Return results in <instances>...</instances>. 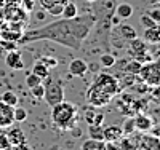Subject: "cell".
Wrapping results in <instances>:
<instances>
[{
  "mask_svg": "<svg viewBox=\"0 0 160 150\" xmlns=\"http://www.w3.org/2000/svg\"><path fill=\"white\" fill-rule=\"evenodd\" d=\"M3 5H5V0H0V8H2Z\"/></svg>",
  "mask_w": 160,
  "mask_h": 150,
  "instance_id": "46",
  "label": "cell"
},
{
  "mask_svg": "<svg viewBox=\"0 0 160 150\" xmlns=\"http://www.w3.org/2000/svg\"><path fill=\"white\" fill-rule=\"evenodd\" d=\"M5 64L10 67L11 70H22L24 69V61H22V54L18 50H11L7 53Z\"/></svg>",
  "mask_w": 160,
  "mask_h": 150,
  "instance_id": "9",
  "label": "cell"
},
{
  "mask_svg": "<svg viewBox=\"0 0 160 150\" xmlns=\"http://www.w3.org/2000/svg\"><path fill=\"white\" fill-rule=\"evenodd\" d=\"M99 62H101V65H104V67H114L115 62H117V59H115V56H112V54L106 53V54H102V56L99 58Z\"/></svg>",
  "mask_w": 160,
  "mask_h": 150,
  "instance_id": "29",
  "label": "cell"
},
{
  "mask_svg": "<svg viewBox=\"0 0 160 150\" xmlns=\"http://www.w3.org/2000/svg\"><path fill=\"white\" fill-rule=\"evenodd\" d=\"M102 125H88V136L90 139H95V141H104L102 139Z\"/></svg>",
  "mask_w": 160,
  "mask_h": 150,
  "instance_id": "23",
  "label": "cell"
},
{
  "mask_svg": "<svg viewBox=\"0 0 160 150\" xmlns=\"http://www.w3.org/2000/svg\"><path fill=\"white\" fill-rule=\"evenodd\" d=\"M154 136H157V138H160V126L154 129Z\"/></svg>",
  "mask_w": 160,
  "mask_h": 150,
  "instance_id": "44",
  "label": "cell"
},
{
  "mask_svg": "<svg viewBox=\"0 0 160 150\" xmlns=\"http://www.w3.org/2000/svg\"><path fill=\"white\" fill-rule=\"evenodd\" d=\"M118 142H120L118 144V150H136L138 148V139L133 138V134L123 136Z\"/></svg>",
  "mask_w": 160,
  "mask_h": 150,
  "instance_id": "18",
  "label": "cell"
},
{
  "mask_svg": "<svg viewBox=\"0 0 160 150\" xmlns=\"http://www.w3.org/2000/svg\"><path fill=\"white\" fill-rule=\"evenodd\" d=\"M43 18H45L43 13H38V15H37V19H43Z\"/></svg>",
  "mask_w": 160,
  "mask_h": 150,
  "instance_id": "45",
  "label": "cell"
},
{
  "mask_svg": "<svg viewBox=\"0 0 160 150\" xmlns=\"http://www.w3.org/2000/svg\"><path fill=\"white\" fill-rule=\"evenodd\" d=\"M0 150H11V144L7 138V134H0Z\"/></svg>",
  "mask_w": 160,
  "mask_h": 150,
  "instance_id": "35",
  "label": "cell"
},
{
  "mask_svg": "<svg viewBox=\"0 0 160 150\" xmlns=\"http://www.w3.org/2000/svg\"><path fill=\"white\" fill-rule=\"evenodd\" d=\"M95 27V15L87 13L82 16H75L72 19H61L50 22L43 27L22 32L18 45H28L37 40H50L72 50H80Z\"/></svg>",
  "mask_w": 160,
  "mask_h": 150,
  "instance_id": "1",
  "label": "cell"
},
{
  "mask_svg": "<svg viewBox=\"0 0 160 150\" xmlns=\"http://www.w3.org/2000/svg\"><path fill=\"white\" fill-rule=\"evenodd\" d=\"M87 2H90V3H95V2H96V0H87Z\"/></svg>",
  "mask_w": 160,
  "mask_h": 150,
  "instance_id": "47",
  "label": "cell"
},
{
  "mask_svg": "<svg viewBox=\"0 0 160 150\" xmlns=\"http://www.w3.org/2000/svg\"><path fill=\"white\" fill-rule=\"evenodd\" d=\"M21 7L26 10V11H32L34 10V5H35V0H21Z\"/></svg>",
  "mask_w": 160,
  "mask_h": 150,
  "instance_id": "38",
  "label": "cell"
},
{
  "mask_svg": "<svg viewBox=\"0 0 160 150\" xmlns=\"http://www.w3.org/2000/svg\"><path fill=\"white\" fill-rule=\"evenodd\" d=\"M29 90H31V94H32L35 99H43V93H45L43 83H38V85H35V86H32Z\"/></svg>",
  "mask_w": 160,
  "mask_h": 150,
  "instance_id": "30",
  "label": "cell"
},
{
  "mask_svg": "<svg viewBox=\"0 0 160 150\" xmlns=\"http://www.w3.org/2000/svg\"><path fill=\"white\" fill-rule=\"evenodd\" d=\"M157 102H158V104H160V98H158V99H157Z\"/></svg>",
  "mask_w": 160,
  "mask_h": 150,
  "instance_id": "48",
  "label": "cell"
},
{
  "mask_svg": "<svg viewBox=\"0 0 160 150\" xmlns=\"http://www.w3.org/2000/svg\"><path fill=\"white\" fill-rule=\"evenodd\" d=\"M61 16H62L64 19H72V18L78 16V10H77V5L72 2V0L64 5V8H62V13H61Z\"/></svg>",
  "mask_w": 160,
  "mask_h": 150,
  "instance_id": "20",
  "label": "cell"
},
{
  "mask_svg": "<svg viewBox=\"0 0 160 150\" xmlns=\"http://www.w3.org/2000/svg\"><path fill=\"white\" fill-rule=\"evenodd\" d=\"M77 117V107L72 102L61 101L59 104L51 107V120L58 128L61 129H69Z\"/></svg>",
  "mask_w": 160,
  "mask_h": 150,
  "instance_id": "2",
  "label": "cell"
},
{
  "mask_svg": "<svg viewBox=\"0 0 160 150\" xmlns=\"http://www.w3.org/2000/svg\"><path fill=\"white\" fill-rule=\"evenodd\" d=\"M13 123H15L13 107L0 101V128H10Z\"/></svg>",
  "mask_w": 160,
  "mask_h": 150,
  "instance_id": "10",
  "label": "cell"
},
{
  "mask_svg": "<svg viewBox=\"0 0 160 150\" xmlns=\"http://www.w3.org/2000/svg\"><path fill=\"white\" fill-rule=\"evenodd\" d=\"M139 22H141V24L146 27V29H149V27H155V26H158V24H157V22H155V21H154V19L149 16V15H142V16H141V19H139Z\"/></svg>",
  "mask_w": 160,
  "mask_h": 150,
  "instance_id": "32",
  "label": "cell"
},
{
  "mask_svg": "<svg viewBox=\"0 0 160 150\" xmlns=\"http://www.w3.org/2000/svg\"><path fill=\"white\" fill-rule=\"evenodd\" d=\"M7 138H8L11 147H13V145H19V144L28 142V138H26L24 131H22L21 128H18V126H15V128L10 126V129H8V133H7Z\"/></svg>",
  "mask_w": 160,
  "mask_h": 150,
  "instance_id": "13",
  "label": "cell"
},
{
  "mask_svg": "<svg viewBox=\"0 0 160 150\" xmlns=\"http://www.w3.org/2000/svg\"><path fill=\"white\" fill-rule=\"evenodd\" d=\"M93 85H95L96 88H99L101 91L111 94L112 98L120 91V83H118V80H117L114 75L106 74V72H101V74L96 77V80H95V83H93Z\"/></svg>",
  "mask_w": 160,
  "mask_h": 150,
  "instance_id": "5",
  "label": "cell"
},
{
  "mask_svg": "<svg viewBox=\"0 0 160 150\" xmlns=\"http://www.w3.org/2000/svg\"><path fill=\"white\" fill-rule=\"evenodd\" d=\"M11 150H32V147L28 142H24V144H19V145H13Z\"/></svg>",
  "mask_w": 160,
  "mask_h": 150,
  "instance_id": "40",
  "label": "cell"
},
{
  "mask_svg": "<svg viewBox=\"0 0 160 150\" xmlns=\"http://www.w3.org/2000/svg\"><path fill=\"white\" fill-rule=\"evenodd\" d=\"M117 34H118V37L122 38L123 42H130V40H133V38H136V37H138L136 31L133 29L131 26H128V24H118V31H117Z\"/></svg>",
  "mask_w": 160,
  "mask_h": 150,
  "instance_id": "16",
  "label": "cell"
},
{
  "mask_svg": "<svg viewBox=\"0 0 160 150\" xmlns=\"http://www.w3.org/2000/svg\"><path fill=\"white\" fill-rule=\"evenodd\" d=\"M102 123H104V114L102 112H96L91 125H102Z\"/></svg>",
  "mask_w": 160,
  "mask_h": 150,
  "instance_id": "39",
  "label": "cell"
},
{
  "mask_svg": "<svg viewBox=\"0 0 160 150\" xmlns=\"http://www.w3.org/2000/svg\"><path fill=\"white\" fill-rule=\"evenodd\" d=\"M133 11H135V7L131 3H120V5H115V15L120 18V19H128L131 18Z\"/></svg>",
  "mask_w": 160,
  "mask_h": 150,
  "instance_id": "17",
  "label": "cell"
},
{
  "mask_svg": "<svg viewBox=\"0 0 160 150\" xmlns=\"http://www.w3.org/2000/svg\"><path fill=\"white\" fill-rule=\"evenodd\" d=\"M142 37H144L146 42H149V43H158L160 42V26L146 29L144 34H142Z\"/></svg>",
  "mask_w": 160,
  "mask_h": 150,
  "instance_id": "19",
  "label": "cell"
},
{
  "mask_svg": "<svg viewBox=\"0 0 160 150\" xmlns=\"http://www.w3.org/2000/svg\"><path fill=\"white\" fill-rule=\"evenodd\" d=\"M122 138H123V131L117 125H109L102 131V139L106 142H118Z\"/></svg>",
  "mask_w": 160,
  "mask_h": 150,
  "instance_id": "11",
  "label": "cell"
},
{
  "mask_svg": "<svg viewBox=\"0 0 160 150\" xmlns=\"http://www.w3.org/2000/svg\"><path fill=\"white\" fill-rule=\"evenodd\" d=\"M0 101L5 102L7 105H11V107H16V105H18V96H16L13 91H5V93H2Z\"/></svg>",
  "mask_w": 160,
  "mask_h": 150,
  "instance_id": "24",
  "label": "cell"
},
{
  "mask_svg": "<svg viewBox=\"0 0 160 150\" xmlns=\"http://www.w3.org/2000/svg\"><path fill=\"white\" fill-rule=\"evenodd\" d=\"M62 8H64V5H61V3H53L50 8H47L45 11L48 13V15H51V16H61V13H62Z\"/></svg>",
  "mask_w": 160,
  "mask_h": 150,
  "instance_id": "31",
  "label": "cell"
},
{
  "mask_svg": "<svg viewBox=\"0 0 160 150\" xmlns=\"http://www.w3.org/2000/svg\"><path fill=\"white\" fill-rule=\"evenodd\" d=\"M139 78L144 85L148 86H157L160 85V64L158 62H149L141 67Z\"/></svg>",
  "mask_w": 160,
  "mask_h": 150,
  "instance_id": "4",
  "label": "cell"
},
{
  "mask_svg": "<svg viewBox=\"0 0 160 150\" xmlns=\"http://www.w3.org/2000/svg\"><path fill=\"white\" fill-rule=\"evenodd\" d=\"M135 126L138 131H142V133H148L154 128V121L151 117L144 115V114H139L136 118H135Z\"/></svg>",
  "mask_w": 160,
  "mask_h": 150,
  "instance_id": "15",
  "label": "cell"
},
{
  "mask_svg": "<svg viewBox=\"0 0 160 150\" xmlns=\"http://www.w3.org/2000/svg\"><path fill=\"white\" fill-rule=\"evenodd\" d=\"M53 3H56L55 0H40V5H42V8L43 10H47V8H50Z\"/></svg>",
  "mask_w": 160,
  "mask_h": 150,
  "instance_id": "41",
  "label": "cell"
},
{
  "mask_svg": "<svg viewBox=\"0 0 160 150\" xmlns=\"http://www.w3.org/2000/svg\"><path fill=\"white\" fill-rule=\"evenodd\" d=\"M69 72L74 77H83L88 72V64L85 62V59H80V58L72 59L69 64Z\"/></svg>",
  "mask_w": 160,
  "mask_h": 150,
  "instance_id": "12",
  "label": "cell"
},
{
  "mask_svg": "<svg viewBox=\"0 0 160 150\" xmlns=\"http://www.w3.org/2000/svg\"><path fill=\"white\" fill-rule=\"evenodd\" d=\"M95 114H96V110H93V109H88V110L85 112L83 118H85V121H87L88 125H91V123H93V118H95Z\"/></svg>",
  "mask_w": 160,
  "mask_h": 150,
  "instance_id": "37",
  "label": "cell"
},
{
  "mask_svg": "<svg viewBox=\"0 0 160 150\" xmlns=\"http://www.w3.org/2000/svg\"><path fill=\"white\" fill-rule=\"evenodd\" d=\"M82 150H106V142L104 141L88 139L82 144Z\"/></svg>",
  "mask_w": 160,
  "mask_h": 150,
  "instance_id": "21",
  "label": "cell"
},
{
  "mask_svg": "<svg viewBox=\"0 0 160 150\" xmlns=\"http://www.w3.org/2000/svg\"><path fill=\"white\" fill-rule=\"evenodd\" d=\"M112 101V96L108 93L101 91L95 85H91L87 91V102L91 104V107H104Z\"/></svg>",
  "mask_w": 160,
  "mask_h": 150,
  "instance_id": "6",
  "label": "cell"
},
{
  "mask_svg": "<svg viewBox=\"0 0 160 150\" xmlns=\"http://www.w3.org/2000/svg\"><path fill=\"white\" fill-rule=\"evenodd\" d=\"M130 51H131V54L135 56L138 61H142V56L146 54V51H148V46H146V43L142 42V40H139L138 37L136 38H133V40H130Z\"/></svg>",
  "mask_w": 160,
  "mask_h": 150,
  "instance_id": "14",
  "label": "cell"
},
{
  "mask_svg": "<svg viewBox=\"0 0 160 150\" xmlns=\"http://www.w3.org/2000/svg\"><path fill=\"white\" fill-rule=\"evenodd\" d=\"M55 2H56V3H61V5H66L68 2H71V0H55Z\"/></svg>",
  "mask_w": 160,
  "mask_h": 150,
  "instance_id": "43",
  "label": "cell"
},
{
  "mask_svg": "<svg viewBox=\"0 0 160 150\" xmlns=\"http://www.w3.org/2000/svg\"><path fill=\"white\" fill-rule=\"evenodd\" d=\"M38 61H40V62H43L50 70H51V69H55V67L58 65V59H56V58H48V56H43V58H40Z\"/></svg>",
  "mask_w": 160,
  "mask_h": 150,
  "instance_id": "33",
  "label": "cell"
},
{
  "mask_svg": "<svg viewBox=\"0 0 160 150\" xmlns=\"http://www.w3.org/2000/svg\"><path fill=\"white\" fill-rule=\"evenodd\" d=\"M106 150H118V144L117 142H106Z\"/></svg>",
  "mask_w": 160,
  "mask_h": 150,
  "instance_id": "42",
  "label": "cell"
},
{
  "mask_svg": "<svg viewBox=\"0 0 160 150\" xmlns=\"http://www.w3.org/2000/svg\"><path fill=\"white\" fill-rule=\"evenodd\" d=\"M0 46H2L3 50H7V51H11V50H16L19 45L16 42H10V40H2L0 38Z\"/></svg>",
  "mask_w": 160,
  "mask_h": 150,
  "instance_id": "34",
  "label": "cell"
},
{
  "mask_svg": "<svg viewBox=\"0 0 160 150\" xmlns=\"http://www.w3.org/2000/svg\"><path fill=\"white\" fill-rule=\"evenodd\" d=\"M122 128V131H123V136H130V134H133L136 131V126H135V118H127L125 121H123V125L120 126Z\"/></svg>",
  "mask_w": 160,
  "mask_h": 150,
  "instance_id": "26",
  "label": "cell"
},
{
  "mask_svg": "<svg viewBox=\"0 0 160 150\" xmlns=\"http://www.w3.org/2000/svg\"><path fill=\"white\" fill-rule=\"evenodd\" d=\"M42 83H43V88H45L43 99H45V102L50 107H53V105L59 104L61 101H64V88H62V85L59 83L58 80H51L50 77H47Z\"/></svg>",
  "mask_w": 160,
  "mask_h": 150,
  "instance_id": "3",
  "label": "cell"
},
{
  "mask_svg": "<svg viewBox=\"0 0 160 150\" xmlns=\"http://www.w3.org/2000/svg\"><path fill=\"white\" fill-rule=\"evenodd\" d=\"M13 117H15V121L22 123L24 120H28V110L24 107H13Z\"/></svg>",
  "mask_w": 160,
  "mask_h": 150,
  "instance_id": "27",
  "label": "cell"
},
{
  "mask_svg": "<svg viewBox=\"0 0 160 150\" xmlns=\"http://www.w3.org/2000/svg\"><path fill=\"white\" fill-rule=\"evenodd\" d=\"M141 67H142L141 61H138V59H133V61H130V62L127 64V67H125V72H127L128 75H138V74H139V70H141Z\"/></svg>",
  "mask_w": 160,
  "mask_h": 150,
  "instance_id": "25",
  "label": "cell"
},
{
  "mask_svg": "<svg viewBox=\"0 0 160 150\" xmlns=\"http://www.w3.org/2000/svg\"><path fill=\"white\" fill-rule=\"evenodd\" d=\"M3 16H5V21H8V22L28 24V21H29L28 11H26L21 5H5Z\"/></svg>",
  "mask_w": 160,
  "mask_h": 150,
  "instance_id": "7",
  "label": "cell"
},
{
  "mask_svg": "<svg viewBox=\"0 0 160 150\" xmlns=\"http://www.w3.org/2000/svg\"><path fill=\"white\" fill-rule=\"evenodd\" d=\"M42 78H40L38 75H35L34 72H29V74H26V85H28V88H32L38 83H42Z\"/></svg>",
  "mask_w": 160,
  "mask_h": 150,
  "instance_id": "28",
  "label": "cell"
},
{
  "mask_svg": "<svg viewBox=\"0 0 160 150\" xmlns=\"http://www.w3.org/2000/svg\"><path fill=\"white\" fill-rule=\"evenodd\" d=\"M31 72H34L35 75H38L42 80H45L47 77H50V69H48L43 62H40V61H37V62L34 64V67H32Z\"/></svg>",
  "mask_w": 160,
  "mask_h": 150,
  "instance_id": "22",
  "label": "cell"
},
{
  "mask_svg": "<svg viewBox=\"0 0 160 150\" xmlns=\"http://www.w3.org/2000/svg\"><path fill=\"white\" fill-rule=\"evenodd\" d=\"M136 150H160V138H157L154 134L141 136V138H138Z\"/></svg>",
  "mask_w": 160,
  "mask_h": 150,
  "instance_id": "8",
  "label": "cell"
},
{
  "mask_svg": "<svg viewBox=\"0 0 160 150\" xmlns=\"http://www.w3.org/2000/svg\"><path fill=\"white\" fill-rule=\"evenodd\" d=\"M148 15H149L157 24H160V8H152V10L148 13Z\"/></svg>",
  "mask_w": 160,
  "mask_h": 150,
  "instance_id": "36",
  "label": "cell"
}]
</instances>
